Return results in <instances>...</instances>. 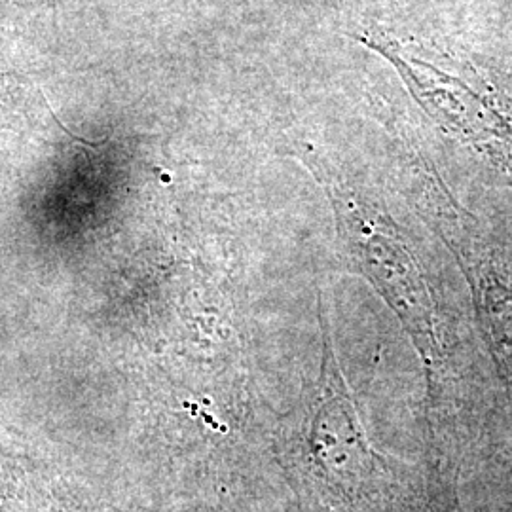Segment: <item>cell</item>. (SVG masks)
I'll use <instances>...</instances> for the list:
<instances>
[{
    "label": "cell",
    "instance_id": "1",
    "mask_svg": "<svg viewBox=\"0 0 512 512\" xmlns=\"http://www.w3.org/2000/svg\"><path fill=\"white\" fill-rule=\"evenodd\" d=\"M476 293L495 361L512 387V281L492 260L476 266Z\"/></svg>",
    "mask_w": 512,
    "mask_h": 512
}]
</instances>
